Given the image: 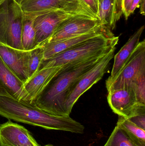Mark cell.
Wrapping results in <instances>:
<instances>
[{
    "label": "cell",
    "instance_id": "16",
    "mask_svg": "<svg viewBox=\"0 0 145 146\" xmlns=\"http://www.w3.org/2000/svg\"><path fill=\"white\" fill-rule=\"evenodd\" d=\"M144 29V26L138 29L123 46L119 52L114 56V61L111 74L110 76H115L121 70L126 62L131 56L139 43L140 37Z\"/></svg>",
    "mask_w": 145,
    "mask_h": 146
},
{
    "label": "cell",
    "instance_id": "6",
    "mask_svg": "<svg viewBox=\"0 0 145 146\" xmlns=\"http://www.w3.org/2000/svg\"><path fill=\"white\" fill-rule=\"evenodd\" d=\"M115 49L116 47L106 54L99 62L80 78L72 88L65 104L66 116H70L73 106L80 97L100 80L108 71L111 61L115 56Z\"/></svg>",
    "mask_w": 145,
    "mask_h": 146
},
{
    "label": "cell",
    "instance_id": "21",
    "mask_svg": "<svg viewBox=\"0 0 145 146\" xmlns=\"http://www.w3.org/2000/svg\"><path fill=\"white\" fill-rule=\"evenodd\" d=\"M29 52L28 73L30 79L37 73L41 62L43 60V48L42 46H37L29 50Z\"/></svg>",
    "mask_w": 145,
    "mask_h": 146
},
{
    "label": "cell",
    "instance_id": "1",
    "mask_svg": "<svg viewBox=\"0 0 145 146\" xmlns=\"http://www.w3.org/2000/svg\"><path fill=\"white\" fill-rule=\"evenodd\" d=\"M107 54L98 55L61 66L31 104L51 115L66 116L65 104L72 88L80 78Z\"/></svg>",
    "mask_w": 145,
    "mask_h": 146
},
{
    "label": "cell",
    "instance_id": "17",
    "mask_svg": "<svg viewBox=\"0 0 145 146\" xmlns=\"http://www.w3.org/2000/svg\"><path fill=\"white\" fill-rule=\"evenodd\" d=\"M117 125L127 134L137 146H145V131L131 122L127 118L119 116Z\"/></svg>",
    "mask_w": 145,
    "mask_h": 146
},
{
    "label": "cell",
    "instance_id": "26",
    "mask_svg": "<svg viewBox=\"0 0 145 146\" xmlns=\"http://www.w3.org/2000/svg\"><path fill=\"white\" fill-rule=\"evenodd\" d=\"M132 1L133 0H123V13L126 18V20H127L129 17L130 16L129 11Z\"/></svg>",
    "mask_w": 145,
    "mask_h": 146
},
{
    "label": "cell",
    "instance_id": "23",
    "mask_svg": "<svg viewBox=\"0 0 145 146\" xmlns=\"http://www.w3.org/2000/svg\"><path fill=\"white\" fill-rule=\"evenodd\" d=\"M123 0H115L114 14L112 21V30L115 28L117 22L119 20L123 13Z\"/></svg>",
    "mask_w": 145,
    "mask_h": 146
},
{
    "label": "cell",
    "instance_id": "27",
    "mask_svg": "<svg viewBox=\"0 0 145 146\" xmlns=\"http://www.w3.org/2000/svg\"><path fill=\"white\" fill-rule=\"evenodd\" d=\"M141 0H133L131 3V6L129 9V15L133 13L137 8L139 7L140 3Z\"/></svg>",
    "mask_w": 145,
    "mask_h": 146
},
{
    "label": "cell",
    "instance_id": "13",
    "mask_svg": "<svg viewBox=\"0 0 145 146\" xmlns=\"http://www.w3.org/2000/svg\"><path fill=\"white\" fill-rule=\"evenodd\" d=\"M0 96L27 102V94L24 89V83L11 72L1 56Z\"/></svg>",
    "mask_w": 145,
    "mask_h": 146
},
{
    "label": "cell",
    "instance_id": "4",
    "mask_svg": "<svg viewBox=\"0 0 145 146\" xmlns=\"http://www.w3.org/2000/svg\"><path fill=\"white\" fill-rule=\"evenodd\" d=\"M24 15L18 0H7L0 5V44L24 50L21 33Z\"/></svg>",
    "mask_w": 145,
    "mask_h": 146
},
{
    "label": "cell",
    "instance_id": "3",
    "mask_svg": "<svg viewBox=\"0 0 145 146\" xmlns=\"http://www.w3.org/2000/svg\"><path fill=\"white\" fill-rule=\"evenodd\" d=\"M118 41L119 37L115 36L112 31L108 30L102 34L64 50L52 58L42 60L37 72L44 68L63 66L98 55L107 54L115 48Z\"/></svg>",
    "mask_w": 145,
    "mask_h": 146
},
{
    "label": "cell",
    "instance_id": "22",
    "mask_svg": "<svg viewBox=\"0 0 145 146\" xmlns=\"http://www.w3.org/2000/svg\"><path fill=\"white\" fill-rule=\"evenodd\" d=\"M139 103L145 105V72L132 82Z\"/></svg>",
    "mask_w": 145,
    "mask_h": 146
},
{
    "label": "cell",
    "instance_id": "5",
    "mask_svg": "<svg viewBox=\"0 0 145 146\" xmlns=\"http://www.w3.org/2000/svg\"><path fill=\"white\" fill-rule=\"evenodd\" d=\"M19 3L24 16L29 19H35L47 13L60 10L71 15L97 19L81 0H20Z\"/></svg>",
    "mask_w": 145,
    "mask_h": 146
},
{
    "label": "cell",
    "instance_id": "24",
    "mask_svg": "<svg viewBox=\"0 0 145 146\" xmlns=\"http://www.w3.org/2000/svg\"><path fill=\"white\" fill-rule=\"evenodd\" d=\"M127 119L139 127L145 130V111H140Z\"/></svg>",
    "mask_w": 145,
    "mask_h": 146
},
{
    "label": "cell",
    "instance_id": "7",
    "mask_svg": "<svg viewBox=\"0 0 145 146\" xmlns=\"http://www.w3.org/2000/svg\"><path fill=\"white\" fill-rule=\"evenodd\" d=\"M145 72V40L140 42L122 68L115 76L106 81L107 91L121 87L130 83Z\"/></svg>",
    "mask_w": 145,
    "mask_h": 146
},
{
    "label": "cell",
    "instance_id": "18",
    "mask_svg": "<svg viewBox=\"0 0 145 146\" xmlns=\"http://www.w3.org/2000/svg\"><path fill=\"white\" fill-rule=\"evenodd\" d=\"M34 19L25 18L24 16L21 33V42L24 50H31L36 47Z\"/></svg>",
    "mask_w": 145,
    "mask_h": 146
},
{
    "label": "cell",
    "instance_id": "31",
    "mask_svg": "<svg viewBox=\"0 0 145 146\" xmlns=\"http://www.w3.org/2000/svg\"><path fill=\"white\" fill-rule=\"evenodd\" d=\"M43 146H54L52 145H46Z\"/></svg>",
    "mask_w": 145,
    "mask_h": 146
},
{
    "label": "cell",
    "instance_id": "25",
    "mask_svg": "<svg viewBox=\"0 0 145 146\" xmlns=\"http://www.w3.org/2000/svg\"><path fill=\"white\" fill-rule=\"evenodd\" d=\"M83 3L88 9L97 19L98 10V2L97 0H81Z\"/></svg>",
    "mask_w": 145,
    "mask_h": 146
},
{
    "label": "cell",
    "instance_id": "32",
    "mask_svg": "<svg viewBox=\"0 0 145 146\" xmlns=\"http://www.w3.org/2000/svg\"><path fill=\"white\" fill-rule=\"evenodd\" d=\"M18 1L19 2L20 0H18Z\"/></svg>",
    "mask_w": 145,
    "mask_h": 146
},
{
    "label": "cell",
    "instance_id": "20",
    "mask_svg": "<svg viewBox=\"0 0 145 146\" xmlns=\"http://www.w3.org/2000/svg\"><path fill=\"white\" fill-rule=\"evenodd\" d=\"M104 146H137L125 132L116 125L111 135Z\"/></svg>",
    "mask_w": 145,
    "mask_h": 146
},
{
    "label": "cell",
    "instance_id": "15",
    "mask_svg": "<svg viewBox=\"0 0 145 146\" xmlns=\"http://www.w3.org/2000/svg\"><path fill=\"white\" fill-rule=\"evenodd\" d=\"M61 68L54 67L41 69L24 84V89L27 94V103L32 104Z\"/></svg>",
    "mask_w": 145,
    "mask_h": 146
},
{
    "label": "cell",
    "instance_id": "12",
    "mask_svg": "<svg viewBox=\"0 0 145 146\" xmlns=\"http://www.w3.org/2000/svg\"><path fill=\"white\" fill-rule=\"evenodd\" d=\"M0 146H40L24 127L9 121L0 125Z\"/></svg>",
    "mask_w": 145,
    "mask_h": 146
},
{
    "label": "cell",
    "instance_id": "11",
    "mask_svg": "<svg viewBox=\"0 0 145 146\" xmlns=\"http://www.w3.org/2000/svg\"><path fill=\"white\" fill-rule=\"evenodd\" d=\"M0 56L11 72L24 84L29 80V50L0 44Z\"/></svg>",
    "mask_w": 145,
    "mask_h": 146
},
{
    "label": "cell",
    "instance_id": "29",
    "mask_svg": "<svg viewBox=\"0 0 145 146\" xmlns=\"http://www.w3.org/2000/svg\"><path fill=\"white\" fill-rule=\"evenodd\" d=\"M7 0H0V5L2 4L4 2L6 1Z\"/></svg>",
    "mask_w": 145,
    "mask_h": 146
},
{
    "label": "cell",
    "instance_id": "2",
    "mask_svg": "<svg viewBox=\"0 0 145 146\" xmlns=\"http://www.w3.org/2000/svg\"><path fill=\"white\" fill-rule=\"evenodd\" d=\"M0 115L9 120L41 127L81 134L84 127L70 116L49 114L32 104L13 98L0 96Z\"/></svg>",
    "mask_w": 145,
    "mask_h": 146
},
{
    "label": "cell",
    "instance_id": "14",
    "mask_svg": "<svg viewBox=\"0 0 145 146\" xmlns=\"http://www.w3.org/2000/svg\"><path fill=\"white\" fill-rule=\"evenodd\" d=\"M108 30L110 29L106 27L101 25L95 30L83 35L58 42L45 44L41 46L43 48V60L52 58L64 50L71 48L94 37L100 35Z\"/></svg>",
    "mask_w": 145,
    "mask_h": 146
},
{
    "label": "cell",
    "instance_id": "19",
    "mask_svg": "<svg viewBox=\"0 0 145 146\" xmlns=\"http://www.w3.org/2000/svg\"><path fill=\"white\" fill-rule=\"evenodd\" d=\"M115 0H102L98 4L97 18L102 26L112 30Z\"/></svg>",
    "mask_w": 145,
    "mask_h": 146
},
{
    "label": "cell",
    "instance_id": "10",
    "mask_svg": "<svg viewBox=\"0 0 145 146\" xmlns=\"http://www.w3.org/2000/svg\"><path fill=\"white\" fill-rule=\"evenodd\" d=\"M71 15L60 10L52 11L35 18V47L41 46L52 36L60 24Z\"/></svg>",
    "mask_w": 145,
    "mask_h": 146
},
{
    "label": "cell",
    "instance_id": "8",
    "mask_svg": "<svg viewBox=\"0 0 145 146\" xmlns=\"http://www.w3.org/2000/svg\"><path fill=\"white\" fill-rule=\"evenodd\" d=\"M101 25L97 19L83 15H71L60 24L44 44L83 35Z\"/></svg>",
    "mask_w": 145,
    "mask_h": 146
},
{
    "label": "cell",
    "instance_id": "9",
    "mask_svg": "<svg viewBox=\"0 0 145 146\" xmlns=\"http://www.w3.org/2000/svg\"><path fill=\"white\" fill-rule=\"evenodd\" d=\"M107 100L113 112L128 118L133 115L142 104L137 99L132 82L108 92Z\"/></svg>",
    "mask_w": 145,
    "mask_h": 146
},
{
    "label": "cell",
    "instance_id": "28",
    "mask_svg": "<svg viewBox=\"0 0 145 146\" xmlns=\"http://www.w3.org/2000/svg\"><path fill=\"white\" fill-rule=\"evenodd\" d=\"M140 5V13L143 15H145V0H141Z\"/></svg>",
    "mask_w": 145,
    "mask_h": 146
},
{
    "label": "cell",
    "instance_id": "30",
    "mask_svg": "<svg viewBox=\"0 0 145 146\" xmlns=\"http://www.w3.org/2000/svg\"><path fill=\"white\" fill-rule=\"evenodd\" d=\"M97 1H98V2L99 4V3H100L102 1V0H97Z\"/></svg>",
    "mask_w": 145,
    "mask_h": 146
}]
</instances>
